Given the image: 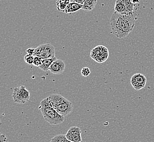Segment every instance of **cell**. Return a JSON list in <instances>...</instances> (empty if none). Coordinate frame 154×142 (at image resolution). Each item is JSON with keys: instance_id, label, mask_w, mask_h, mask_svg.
I'll use <instances>...</instances> for the list:
<instances>
[{"instance_id": "cell-1", "label": "cell", "mask_w": 154, "mask_h": 142, "mask_svg": "<svg viewBox=\"0 0 154 142\" xmlns=\"http://www.w3.org/2000/svg\"><path fill=\"white\" fill-rule=\"evenodd\" d=\"M137 19V12L120 13L114 11L110 20L112 33L119 39L126 37L134 29Z\"/></svg>"}, {"instance_id": "cell-2", "label": "cell", "mask_w": 154, "mask_h": 142, "mask_svg": "<svg viewBox=\"0 0 154 142\" xmlns=\"http://www.w3.org/2000/svg\"><path fill=\"white\" fill-rule=\"evenodd\" d=\"M45 120L51 125H58L64 122L65 116H61L51 106L49 97L42 100L39 106Z\"/></svg>"}, {"instance_id": "cell-3", "label": "cell", "mask_w": 154, "mask_h": 142, "mask_svg": "<svg viewBox=\"0 0 154 142\" xmlns=\"http://www.w3.org/2000/svg\"><path fill=\"white\" fill-rule=\"evenodd\" d=\"M51 104L61 116H67L71 113L73 106L71 101L60 94H52L48 96Z\"/></svg>"}, {"instance_id": "cell-4", "label": "cell", "mask_w": 154, "mask_h": 142, "mask_svg": "<svg viewBox=\"0 0 154 142\" xmlns=\"http://www.w3.org/2000/svg\"><path fill=\"white\" fill-rule=\"evenodd\" d=\"M30 95V92L25 88V86L21 85L14 88L12 97L15 103L25 104L29 101Z\"/></svg>"}, {"instance_id": "cell-5", "label": "cell", "mask_w": 154, "mask_h": 142, "mask_svg": "<svg viewBox=\"0 0 154 142\" xmlns=\"http://www.w3.org/2000/svg\"><path fill=\"white\" fill-rule=\"evenodd\" d=\"M55 48L49 43L43 44L35 48L34 56H38L42 59H49L55 57Z\"/></svg>"}, {"instance_id": "cell-6", "label": "cell", "mask_w": 154, "mask_h": 142, "mask_svg": "<svg viewBox=\"0 0 154 142\" xmlns=\"http://www.w3.org/2000/svg\"><path fill=\"white\" fill-rule=\"evenodd\" d=\"M109 56V51L103 45H98L91 51L90 57L98 63H102L107 60Z\"/></svg>"}, {"instance_id": "cell-7", "label": "cell", "mask_w": 154, "mask_h": 142, "mask_svg": "<svg viewBox=\"0 0 154 142\" xmlns=\"http://www.w3.org/2000/svg\"><path fill=\"white\" fill-rule=\"evenodd\" d=\"M146 83V77L141 73L134 74L131 79V84L136 90H140L145 87Z\"/></svg>"}, {"instance_id": "cell-8", "label": "cell", "mask_w": 154, "mask_h": 142, "mask_svg": "<svg viewBox=\"0 0 154 142\" xmlns=\"http://www.w3.org/2000/svg\"><path fill=\"white\" fill-rule=\"evenodd\" d=\"M81 133L79 127L72 126L69 128L66 134V136L69 142H80L82 141Z\"/></svg>"}, {"instance_id": "cell-9", "label": "cell", "mask_w": 154, "mask_h": 142, "mask_svg": "<svg viewBox=\"0 0 154 142\" xmlns=\"http://www.w3.org/2000/svg\"><path fill=\"white\" fill-rule=\"evenodd\" d=\"M65 62L61 60L57 59L51 64L49 71L53 74H61L65 71Z\"/></svg>"}, {"instance_id": "cell-10", "label": "cell", "mask_w": 154, "mask_h": 142, "mask_svg": "<svg viewBox=\"0 0 154 142\" xmlns=\"http://www.w3.org/2000/svg\"><path fill=\"white\" fill-rule=\"evenodd\" d=\"M83 7V5L76 3V2H70L68 3V5L63 12L65 13H72L74 12H78L80 9H82Z\"/></svg>"}, {"instance_id": "cell-11", "label": "cell", "mask_w": 154, "mask_h": 142, "mask_svg": "<svg viewBox=\"0 0 154 142\" xmlns=\"http://www.w3.org/2000/svg\"><path fill=\"white\" fill-rule=\"evenodd\" d=\"M57 59V58L55 56L52 57V58L42 59V65L39 66L38 68L45 72L49 71V68H50L51 64L53 63L54 61H55Z\"/></svg>"}, {"instance_id": "cell-12", "label": "cell", "mask_w": 154, "mask_h": 142, "mask_svg": "<svg viewBox=\"0 0 154 142\" xmlns=\"http://www.w3.org/2000/svg\"><path fill=\"white\" fill-rule=\"evenodd\" d=\"M114 11L120 13H125L126 12V5L125 0H116L115 6H114Z\"/></svg>"}, {"instance_id": "cell-13", "label": "cell", "mask_w": 154, "mask_h": 142, "mask_svg": "<svg viewBox=\"0 0 154 142\" xmlns=\"http://www.w3.org/2000/svg\"><path fill=\"white\" fill-rule=\"evenodd\" d=\"M126 5V12L125 13H132L137 11V6L131 0H125Z\"/></svg>"}, {"instance_id": "cell-14", "label": "cell", "mask_w": 154, "mask_h": 142, "mask_svg": "<svg viewBox=\"0 0 154 142\" xmlns=\"http://www.w3.org/2000/svg\"><path fill=\"white\" fill-rule=\"evenodd\" d=\"M97 0H84V4L82 9L88 12L91 11L95 8Z\"/></svg>"}, {"instance_id": "cell-15", "label": "cell", "mask_w": 154, "mask_h": 142, "mask_svg": "<svg viewBox=\"0 0 154 142\" xmlns=\"http://www.w3.org/2000/svg\"><path fill=\"white\" fill-rule=\"evenodd\" d=\"M69 2L70 1L68 0H57L56 5L57 11L59 12H64Z\"/></svg>"}, {"instance_id": "cell-16", "label": "cell", "mask_w": 154, "mask_h": 142, "mask_svg": "<svg viewBox=\"0 0 154 142\" xmlns=\"http://www.w3.org/2000/svg\"><path fill=\"white\" fill-rule=\"evenodd\" d=\"M51 142H69L66 134H58L51 139Z\"/></svg>"}, {"instance_id": "cell-17", "label": "cell", "mask_w": 154, "mask_h": 142, "mask_svg": "<svg viewBox=\"0 0 154 142\" xmlns=\"http://www.w3.org/2000/svg\"><path fill=\"white\" fill-rule=\"evenodd\" d=\"M34 58L35 56L32 55H30V54H27L24 57V60L25 61L26 63L28 65H33V63L34 61Z\"/></svg>"}, {"instance_id": "cell-18", "label": "cell", "mask_w": 154, "mask_h": 142, "mask_svg": "<svg viewBox=\"0 0 154 142\" xmlns=\"http://www.w3.org/2000/svg\"><path fill=\"white\" fill-rule=\"evenodd\" d=\"M42 63V59L39 56H35L34 61L33 63V65L35 66H36V67H38L39 66L41 65Z\"/></svg>"}, {"instance_id": "cell-19", "label": "cell", "mask_w": 154, "mask_h": 142, "mask_svg": "<svg viewBox=\"0 0 154 142\" xmlns=\"http://www.w3.org/2000/svg\"><path fill=\"white\" fill-rule=\"evenodd\" d=\"M90 73H91V71L89 67H84V68H82V71H81V73L84 77L89 76Z\"/></svg>"}, {"instance_id": "cell-20", "label": "cell", "mask_w": 154, "mask_h": 142, "mask_svg": "<svg viewBox=\"0 0 154 142\" xmlns=\"http://www.w3.org/2000/svg\"><path fill=\"white\" fill-rule=\"evenodd\" d=\"M35 48H29L27 49L26 52L27 54H30V55H32L34 56L35 54Z\"/></svg>"}, {"instance_id": "cell-21", "label": "cell", "mask_w": 154, "mask_h": 142, "mask_svg": "<svg viewBox=\"0 0 154 142\" xmlns=\"http://www.w3.org/2000/svg\"><path fill=\"white\" fill-rule=\"evenodd\" d=\"M8 140L6 138V136L5 134H3L2 133L0 135V141L1 142H7Z\"/></svg>"}, {"instance_id": "cell-22", "label": "cell", "mask_w": 154, "mask_h": 142, "mask_svg": "<svg viewBox=\"0 0 154 142\" xmlns=\"http://www.w3.org/2000/svg\"><path fill=\"white\" fill-rule=\"evenodd\" d=\"M70 2H76V3H79L83 5L84 4V0H71Z\"/></svg>"}, {"instance_id": "cell-23", "label": "cell", "mask_w": 154, "mask_h": 142, "mask_svg": "<svg viewBox=\"0 0 154 142\" xmlns=\"http://www.w3.org/2000/svg\"><path fill=\"white\" fill-rule=\"evenodd\" d=\"M132 2L136 5H138L139 3V0H132Z\"/></svg>"}, {"instance_id": "cell-24", "label": "cell", "mask_w": 154, "mask_h": 142, "mask_svg": "<svg viewBox=\"0 0 154 142\" xmlns=\"http://www.w3.org/2000/svg\"><path fill=\"white\" fill-rule=\"evenodd\" d=\"M68 1H71V0H68Z\"/></svg>"}]
</instances>
